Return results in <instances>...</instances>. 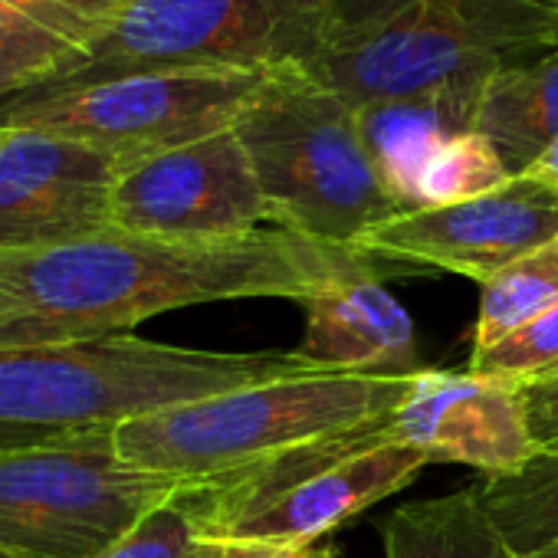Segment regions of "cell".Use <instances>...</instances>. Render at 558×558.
<instances>
[{
	"mask_svg": "<svg viewBox=\"0 0 558 558\" xmlns=\"http://www.w3.org/2000/svg\"><path fill=\"white\" fill-rule=\"evenodd\" d=\"M187 489L155 506L142 522H135L119 542H112L96 558H191L197 522L187 502Z\"/></svg>",
	"mask_w": 558,
	"mask_h": 558,
	"instance_id": "24",
	"label": "cell"
},
{
	"mask_svg": "<svg viewBox=\"0 0 558 558\" xmlns=\"http://www.w3.org/2000/svg\"><path fill=\"white\" fill-rule=\"evenodd\" d=\"M489 80L450 83V86L427 89L417 96L385 99V102L355 109L368 155L388 194L398 201L401 214L411 210L414 184L427 158L444 142L476 129V112H480L483 89Z\"/></svg>",
	"mask_w": 558,
	"mask_h": 558,
	"instance_id": "15",
	"label": "cell"
},
{
	"mask_svg": "<svg viewBox=\"0 0 558 558\" xmlns=\"http://www.w3.org/2000/svg\"><path fill=\"white\" fill-rule=\"evenodd\" d=\"M306 336L296 349L319 372L414 375L417 339L408 310L388 293L385 276H352L300 300Z\"/></svg>",
	"mask_w": 558,
	"mask_h": 558,
	"instance_id": "14",
	"label": "cell"
},
{
	"mask_svg": "<svg viewBox=\"0 0 558 558\" xmlns=\"http://www.w3.org/2000/svg\"><path fill=\"white\" fill-rule=\"evenodd\" d=\"M470 372L519 385L558 372V303L499 339L496 345L473 352Z\"/></svg>",
	"mask_w": 558,
	"mask_h": 558,
	"instance_id": "22",
	"label": "cell"
},
{
	"mask_svg": "<svg viewBox=\"0 0 558 558\" xmlns=\"http://www.w3.org/2000/svg\"><path fill=\"white\" fill-rule=\"evenodd\" d=\"M4 142H8V129H0V148H4Z\"/></svg>",
	"mask_w": 558,
	"mask_h": 558,
	"instance_id": "30",
	"label": "cell"
},
{
	"mask_svg": "<svg viewBox=\"0 0 558 558\" xmlns=\"http://www.w3.org/2000/svg\"><path fill=\"white\" fill-rule=\"evenodd\" d=\"M112 227L174 240L250 233L266 204L233 129L129 161L112 184Z\"/></svg>",
	"mask_w": 558,
	"mask_h": 558,
	"instance_id": "10",
	"label": "cell"
},
{
	"mask_svg": "<svg viewBox=\"0 0 558 558\" xmlns=\"http://www.w3.org/2000/svg\"><path fill=\"white\" fill-rule=\"evenodd\" d=\"M558 50V0H329L310 73L372 106Z\"/></svg>",
	"mask_w": 558,
	"mask_h": 558,
	"instance_id": "2",
	"label": "cell"
},
{
	"mask_svg": "<svg viewBox=\"0 0 558 558\" xmlns=\"http://www.w3.org/2000/svg\"><path fill=\"white\" fill-rule=\"evenodd\" d=\"M269 73L155 70L0 102V129L40 132L125 161L191 145L236 125Z\"/></svg>",
	"mask_w": 558,
	"mask_h": 558,
	"instance_id": "9",
	"label": "cell"
},
{
	"mask_svg": "<svg viewBox=\"0 0 558 558\" xmlns=\"http://www.w3.org/2000/svg\"><path fill=\"white\" fill-rule=\"evenodd\" d=\"M473 489L519 558L558 545V450H538L515 473L486 476Z\"/></svg>",
	"mask_w": 558,
	"mask_h": 558,
	"instance_id": "18",
	"label": "cell"
},
{
	"mask_svg": "<svg viewBox=\"0 0 558 558\" xmlns=\"http://www.w3.org/2000/svg\"><path fill=\"white\" fill-rule=\"evenodd\" d=\"M319 372L300 352H201L132 332L0 349V424L80 430L223 395L243 385Z\"/></svg>",
	"mask_w": 558,
	"mask_h": 558,
	"instance_id": "4",
	"label": "cell"
},
{
	"mask_svg": "<svg viewBox=\"0 0 558 558\" xmlns=\"http://www.w3.org/2000/svg\"><path fill=\"white\" fill-rule=\"evenodd\" d=\"M181 489L178 480L129 466L116 427L60 430L0 453V551L96 558Z\"/></svg>",
	"mask_w": 558,
	"mask_h": 558,
	"instance_id": "7",
	"label": "cell"
},
{
	"mask_svg": "<svg viewBox=\"0 0 558 558\" xmlns=\"http://www.w3.org/2000/svg\"><path fill=\"white\" fill-rule=\"evenodd\" d=\"M558 303V233L483 287L473 352H483Z\"/></svg>",
	"mask_w": 558,
	"mask_h": 558,
	"instance_id": "19",
	"label": "cell"
},
{
	"mask_svg": "<svg viewBox=\"0 0 558 558\" xmlns=\"http://www.w3.org/2000/svg\"><path fill=\"white\" fill-rule=\"evenodd\" d=\"M191 558H339L332 545H276V542H230V538H194Z\"/></svg>",
	"mask_w": 558,
	"mask_h": 558,
	"instance_id": "25",
	"label": "cell"
},
{
	"mask_svg": "<svg viewBox=\"0 0 558 558\" xmlns=\"http://www.w3.org/2000/svg\"><path fill=\"white\" fill-rule=\"evenodd\" d=\"M525 417L538 450H558V372L525 381Z\"/></svg>",
	"mask_w": 558,
	"mask_h": 558,
	"instance_id": "26",
	"label": "cell"
},
{
	"mask_svg": "<svg viewBox=\"0 0 558 558\" xmlns=\"http://www.w3.org/2000/svg\"><path fill=\"white\" fill-rule=\"evenodd\" d=\"M522 558H558V545H548V548L532 551V555H522Z\"/></svg>",
	"mask_w": 558,
	"mask_h": 558,
	"instance_id": "29",
	"label": "cell"
},
{
	"mask_svg": "<svg viewBox=\"0 0 558 558\" xmlns=\"http://www.w3.org/2000/svg\"><path fill=\"white\" fill-rule=\"evenodd\" d=\"M555 233L558 194L512 178L506 187L463 204L395 214L368 230L359 246L398 266H434L486 287Z\"/></svg>",
	"mask_w": 558,
	"mask_h": 558,
	"instance_id": "11",
	"label": "cell"
},
{
	"mask_svg": "<svg viewBox=\"0 0 558 558\" xmlns=\"http://www.w3.org/2000/svg\"><path fill=\"white\" fill-rule=\"evenodd\" d=\"M53 434H60V430L0 424V453H4V450H17V447H31V444H40V440H47V437H53Z\"/></svg>",
	"mask_w": 558,
	"mask_h": 558,
	"instance_id": "28",
	"label": "cell"
},
{
	"mask_svg": "<svg viewBox=\"0 0 558 558\" xmlns=\"http://www.w3.org/2000/svg\"><path fill=\"white\" fill-rule=\"evenodd\" d=\"M515 174L506 168L493 142L470 129L450 142H444L427 165L417 174L411 210L417 207H444V204H463L483 194H493L506 187Z\"/></svg>",
	"mask_w": 558,
	"mask_h": 558,
	"instance_id": "20",
	"label": "cell"
},
{
	"mask_svg": "<svg viewBox=\"0 0 558 558\" xmlns=\"http://www.w3.org/2000/svg\"><path fill=\"white\" fill-rule=\"evenodd\" d=\"M401 266L283 227L174 240L106 227L66 243L0 253V349L66 345L204 303L306 300L352 276Z\"/></svg>",
	"mask_w": 558,
	"mask_h": 558,
	"instance_id": "1",
	"label": "cell"
},
{
	"mask_svg": "<svg viewBox=\"0 0 558 558\" xmlns=\"http://www.w3.org/2000/svg\"><path fill=\"white\" fill-rule=\"evenodd\" d=\"M430 460L401 444L391 414L329 434L214 486H191L201 538L316 545L414 483Z\"/></svg>",
	"mask_w": 558,
	"mask_h": 558,
	"instance_id": "6",
	"label": "cell"
},
{
	"mask_svg": "<svg viewBox=\"0 0 558 558\" xmlns=\"http://www.w3.org/2000/svg\"><path fill=\"white\" fill-rule=\"evenodd\" d=\"M476 132L512 174L525 171L558 138V50L499 70L483 89Z\"/></svg>",
	"mask_w": 558,
	"mask_h": 558,
	"instance_id": "16",
	"label": "cell"
},
{
	"mask_svg": "<svg viewBox=\"0 0 558 558\" xmlns=\"http://www.w3.org/2000/svg\"><path fill=\"white\" fill-rule=\"evenodd\" d=\"M233 132L272 227L359 246L368 230L401 214L368 155L355 106L310 70L269 73Z\"/></svg>",
	"mask_w": 558,
	"mask_h": 558,
	"instance_id": "5",
	"label": "cell"
},
{
	"mask_svg": "<svg viewBox=\"0 0 558 558\" xmlns=\"http://www.w3.org/2000/svg\"><path fill=\"white\" fill-rule=\"evenodd\" d=\"M326 11L329 0H135L73 70L31 93L155 70H310Z\"/></svg>",
	"mask_w": 558,
	"mask_h": 558,
	"instance_id": "8",
	"label": "cell"
},
{
	"mask_svg": "<svg viewBox=\"0 0 558 558\" xmlns=\"http://www.w3.org/2000/svg\"><path fill=\"white\" fill-rule=\"evenodd\" d=\"M385 558H519L476 499V489L404 502L381 525Z\"/></svg>",
	"mask_w": 558,
	"mask_h": 558,
	"instance_id": "17",
	"label": "cell"
},
{
	"mask_svg": "<svg viewBox=\"0 0 558 558\" xmlns=\"http://www.w3.org/2000/svg\"><path fill=\"white\" fill-rule=\"evenodd\" d=\"M0 558H11V555H4V551H0Z\"/></svg>",
	"mask_w": 558,
	"mask_h": 558,
	"instance_id": "31",
	"label": "cell"
},
{
	"mask_svg": "<svg viewBox=\"0 0 558 558\" xmlns=\"http://www.w3.org/2000/svg\"><path fill=\"white\" fill-rule=\"evenodd\" d=\"M83 50L31 21L0 14V102L73 70Z\"/></svg>",
	"mask_w": 558,
	"mask_h": 558,
	"instance_id": "21",
	"label": "cell"
},
{
	"mask_svg": "<svg viewBox=\"0 0 558 558\" xmlns=\"http://www.w3.org/2000/svg\"><path fill=\"white\" fill-rule=\"evenodd\" d=\"M411 375L296 372L116 427L119 457L184 486H214L329 434L391 414Z\"/></svg>",
	"mask_w": 558,
	"mask_h": 558,
	"instance_id": "3",
	"label": "cell"
},
{
	"mask_svg": "<svg viewBox=\"0 0 558 558\" xmlns=\"http://www.w3.org/2000/svg\"><path fill=\"white\" fill-rule=\"evenodd\" d=\"M129 161L57 135L8 132L0 148V253L112 227V184Z\"/></svg>",
	"mask_w": 558,
	"mask_h": 558,
	"instance_id": "12",
	"label": "cell"
},
{
	"mask_svg": "<svg viewBox=\"0 0 558 558\" xmlns=\"http://www.w3.org/2000/svg\"><path fill=\"white\" fill-rule=\"evenodd\" d=\"M135 0H0V14L31 21L89 53L99 44Z\"/></svg>",
	"mask_w": 558,
	"mask_h": 558,
	"instance_id": "23",
	"label": "cell"
},
{
	"mask_svg": "<svg viewBox=\"0 0 558 558\" xmlns=\"http://www.w3.org/2000/svg\"><path fill=\"white\" fill-rule=\"evenodd\" d=\"M391 430L430 463H463L486 476L515 473L538 453L522 385L470 368L414 372L404 401L391 411Z\"/></svg>",
	"mask_w": 558,
	"mask_h": 558,
	"instance_id": "13",
	"label": "cell"
},
{
	"mask_svg": "<svg viewBox=\"0 0 558 558\" xmlns=\"http://www.w3.org/2000/svg\"><path fill=\"white\" fill-rule=\"evenodd\" d=\"M515 178H522V181H532V184H538V187H545V191H551V194H558V138L525 168V171H519Z\"/></svg>",
	"mask_w": 558,
	"mask_h": 558,
	"instance_id": "27",
	"label": "cell"
}]
</instances>
